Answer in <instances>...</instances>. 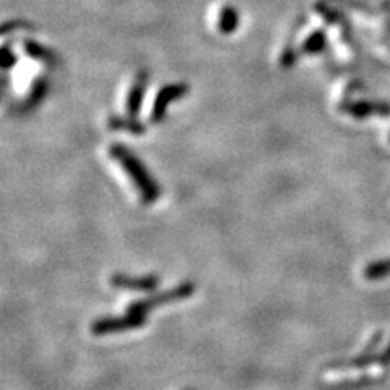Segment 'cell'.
Wrapping results in <instances>:
<instances>
[{
	"label": "cell",
	"instance_id": "obj_1",
	"mask_svg": "<svg viewBox=\"0 0 390 390\" xmlns=\"http://www.w3.org/2000/svg\"><path fill=\"white\" fill-rule=\"evenodd\" d=\"M111 156L121 164L126 174L132 179L135 189L140 194V199L144 204H153L159 199V187L151 176L146 173L144 164H141L134 153L121 145H114L111 149Z\"/></svg>",
	"mask_w": 390,
	"mask_h": 390
},
{
	"label": "cell",
	"instance_id": "obj_2",
	"mask_svg": "<svg viewBox=\"0 0 390 390\" xmlns=\"http://www.w3.org/2000/svg\"><path fill=\"white\" fill-rule=\"evenodd\" d=\"M194 291H195V286L192 285V283H181V285H177L173 289H168V291L158 293L155 294V296H150L146 299L137 301V303H132L127 307V312L146 316L151 309H155V307L187 299L189 296H192Z\"/></svg>",
	"mask_w": 390,
	"mask_h": 390
},
{
	"label": "cell",
	"instance_id": "obj_3",
	"mask_svg": "<svg viewBox=\"0 0 390 390\" xmlns=\"http://www.w3.org/2000/svg\"><path fill=\"white\" fill-rule=\"evenodd\" d=\"M145 316L132 314V312H126L122 317H106L99 319V321L91 325V332L94 335H109L117 332H126V330H135L144 327Z\"/></svg>",
	"mask_w": 390,
	"mask_h": 390
},
{
	"label": "cell",
	"instance_id": "obj_4",
	"mask_svg": "<svg viewBox=\"0 0 390 390\" xmlns=\"http://www.w3.org/2000/svg\"><path fill=\"white\" fill-rule=\"evenodd\" d=\"M186 93H187V86L181 84L163 86L155 98V104H153V111H151V121L153 122L161 121L164 114H166L169 103H173L174 99L182 98Z\"/></svg>",
	"mask_w": 390,
	"mask_h": 390
},
{
	"label": "cell",
	"instance_id": "obj_5",
	"mask_svg": "<svg viewBox=\"0 0 390 390\" xmlns=\"http://www.w3.org/2000/svg\"><path fill=\"white\" fill-rule=\"evenodd\" d=\"M159 285L158 276H129L116 274L111 276V286L119 289H130V291H153Z\"/></svg>",
	"mask_w": 390,
	"mask_h": 390
},
{
	"label": "cell",
	"instance_id": "obj_6",
	"mask_svg": "<svg viewBox=\"0 0 390 390\" xmlns=\"http://www.w3.org/2000/svg\"><path fill=\"white\" fill-rule=\"evenodd\" d=\"M390 276V257L374 260L363 269V279L366 281H381Z\"/></svg>",
	"mask_w": 390,
	"mask_h": 390
},
{
	"label": "cell",
	"instance_id": "obj_7",
	"mask_svg": "<svg viewBox=\"0 0 390 390\" xmlns=\"http://www.w3.org/2000/svg\"><path fill=\"white\" fill-rule=\"evenodd\" d=\"M146 90V75H139L137 80H135L134 86L130 88V93L127 96V111L130 116H135L140 111L141 99H144V94Z\"/></svg>",
	"mask_w": 390,
	"mask_h": 390
},
{
	"label": "cell",
	"instance_id": "obj_8",
	"mask_svg": "<svg viewBox=\"0 0 390 390\" xmlns=\"http://www.w3.org/2000/svg\"><path fill=\"white\" fill-rule=\"evenodd\" d=\"M350 114L356 117H366L369 114H389L390 106L386 104H374V103H356L345 108Z\"/></svg>",
	"mask_w": 390,
	"mask_h": 390
},
{
	"label": "cell",
	"instance_id": "obj_9",
	"mask_svg": "<svg viewBox=\"0 0 390 390\" xmlns=\"http://www.w3.org/2000/svg\"><path fill=\"white\" fill-rule=\"evenodd\" d=\"M218 28L221 33H233L238 28V11L231 7H224L221 10L220 21H218Z\"/></svg>",
	"mask_w": 390,
	"mask_h": 390
},
{
	"label": "cell",
	"instance_id": "obj_10",
	"mask_svg": "<svg viewBox=\"0 0 390 390\" xmlns=\"http://www.w3.org/2000/svg\"><path fill=\"white\" fill-rule=\"evenodd\" d=\"M325 46V36L324 33L317 31L306 39L304 43V51H307V54H317L319 51H322V47Z\"/></svg>",
	"mask_w": 390,
	"mask_h": 390
}]
</instances>
